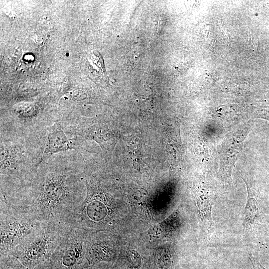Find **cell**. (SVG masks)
I'll list each match as a JSON object with an SVG mask.
<instances>
[{"mask_svg":"<svg viewBox=\"0 0 269 269\" xmlns=\"http://www.w3.org/2000/svg\"><path fill=\"white\" fill-rule=\"evenodd\" d=\"M37 179L27 193L1 198L47 223L64 222L84 199L76 175L55 170Z\"/></svg>","mask_w":269,"mask_h":269,"instance_id":"6da1fadb","label":"cell"},{"mask_svg":"<svg viewBox=\"0 0 269 269\" xmlns=\"http://www.w3.org/2000/svg\"><path fill=\"white\" fill-rule=\"evenodd\" d=\"M0 255L12 254L46 225L33 215L0 199Z\"/></svg>","mask_w":269,"mask_h":269,"instance_id":"7a4b0ae2","label":"cell"},{"mask_svg":"<svg viewBox=\"0 0 269 269\" xmlns=\"http://www.w3.org/2000/svg\"><path fill=\"white\" fill-rule=\"evenodd\" d=\"M66 227L63 223H49L10 255L15 257L27 269H34L49 261Z\"/></svg>","mask_w":269,"mask_h":269,"instance_id":"3957f363","label":"cell"},{"mask_svg":"<svg viewBox=\"0 0 269 269\" xmlns=\"http://www.w3.org/2000/svg\"><path fill=\"white\" fill-rule=\"evenodd\" d=\"M89 242L87 229L66 225L48 262L55 269H83L87 263Z\"/></svg>","mask_w":269,"mask_h":269,"instance_id":"277c9868","label":"cell"},{"mask_svg":"<svg viewBox=\"0 0 269 269\" xmlns=\"http://www.w3.org/2000/svg\"><path fill=\"white\" fill-rule=\"evenodd\" d=\"M73 148V142L67 137L61 127L57 125L48 133L43 151V157Z\"/></svg>","mask_w":269,"mask_h":269,"instance_id":"5b68a950","label":"cell"},{"mask_svg":"<svg viewBox=\"0 0 269 269\" xmlns=\"http://www.w3.org/2000/svg\"><path fill=\"white\" fill-rule=\"evenodd\" d=\"M196 194V206L200 219L206 234L210 235L213 231L212 205L207 190L199 187Z\"/></svg>","mask_w":269,"mask_h":269,"instance_id":"8992f818","label":"cell"},{"mask_svg":"<svg viewBox=\"0 0 269 269\" xmlns=\"http://www.w3.org/2000/svg\"><path fill=\"white\" fill-rule=\"evenodd\" d=\"M247 200L244 209L243 225L249 228L258 221L260 217V208L256 198L253 196L251 188L247 185Z\"/></svg>","mask_w":269,"mask_h":269,"instance_id":"52a82bcc","label":"cell"},{"mask_svg":"<svg viewBox=\"0 0 269 269\" xmlns=\"http://www.w3.org/2000/svg\"><path fill=\"white\" fill-rule=\"evenodd\" d=\"M0 269H27L12 255H0Z\"/></svg>","mask_w":269,"mask_h":269,"instance_id":"ba28073f","label":"cell"},{"mask_svg":"<svg viewBox=\"0 0 269 269\" xmlns=\"http://www.w3.org/2000/svg\"><path fill=\"white\" fill-rule=\"evenodd\" d=\"M249 259L253 269H266L262 265L260 262L250 253L249 254Z\"/></svg>","mask_w":269,"mask_h":269,"instance_id":"9c48e42d","label":"cell"},{"mask_svg":"<svg viewBox=\"0 0 269 269\" xmlns=\"http://www.w3.org/2000/svg\"><path fill=\"white\" fill-rule=\"evenodd\" d=\"M34 269H55L48 262Z\"/></svg>","mask_w":269,"mask_h":269,"instance_id":"30bf717a","label":"cell"},{"mask_svg":"<svg viewBox=\"0 0 269 269\" xmlns=\"http://www.w3.org/2000/svg\"><path fill=\"white\" fill-rule=\"evenodd\" d=\"M83 269H85V268Z\"/></svg>","mask_w":269,"mask_h":269,"instance_id":"8fae6325","label":"cell"}]
</instances>
